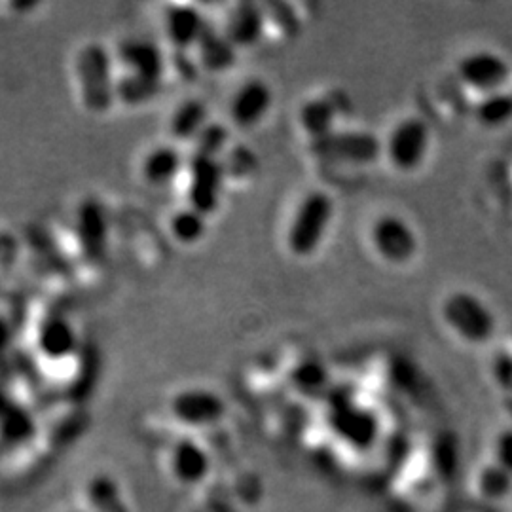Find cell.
<instances>
[{
	"label": "cell",
	"mask_w": 512,
	"mask_h": 512,
	"mask_svg": "<svg viewBox=\"0 0 512 512\" xmlns=\"http://www.w3.org/2000/svg\"><path fill=\"white\" fill-rule=\"evenodd\" d=\"M207 124L209 120H207L205 103L200 99H188L171 116L169 129L173 137L179 141H194Z\"/></svg>",
	"instance_id": "cell-19"
},
{
	"label": "cell",
	"mask_w": 512,
	"mask_h": 512,
	"mask_svg": "<svg viewBox=\"0 0 512 512\" xmlns=\"http://www.w3.org/2000/svg\"><path fill=\"white\" fill-rule=\"evenodd\" d=\"M76 76L86 109L103 114L116 101L112 59L101 44H88L76 57Z\"/></svg>",
	"instance_id": "cell-2"
},
{
	"label": "cell",
	"mask_w": 512,
	"mask_h": 512,
	"mask_svg": "<svg viewBox=\"0 0 512 512\" xmlns=\"http://www.w3.org/2000/svg\"><path fill=\"white\" fill-rule=\"evenodd\" d=\"M88 497L95 512H129L118 484L110 476H95L88 486Z\"/></svg>",
	"instance_id": "cell-23"
},
{
	"label": "cell",
	"mask_w": 512,
	"mask_h": 512,
	"mask_svg": "<svg viewBox=\"0 0 512 512\" xmlns=\"http://www.w3.org/2000/svg\"><path fill=\"white\" fill-rule=\"evenodd\" d=\"M444 321L450 329L471 344H482L494 334V315L490 308L469 293L452 294L444 306Z\"/></svg>",
	"instance_id": "cell-4"
},
{
	"label": "cell",
	"mask_w": 512,
	"mask_h": 512,
	"mask_svg": "<svg viewBox=\"0 0 512 512\" xmlns=\"http://www.w3.org/2000/svg\"><path fill=\"white\" fill-rule=\"evenodd\" d=\"M164 88V80L143 78L137 74H124L116 80V101L128 107H141L156 99Z\"/></svg>",
	"instance_id": "cell-20"
},
{
	"label": "cell",
	"mask_w": 512,
	"mask_h": 512,
	"mask_svg": "<svg viewBox=\"0 0 512 512\" xmlns=\"http://www.w3.org/2000/svg\"><path fill=\"white\" fill-rule=\"evenodd\" d=\"M207 217L192 207L181 209L171 219V234L183 245H194L205 236Z\"/></svg>",
	"instance_id": "cell-24"
},
{
	"label": "cell",
	"mask_w": 512,
	"mask_h": 512,
	"mask_svg": "<svg viewBox=\"0 0 512 512\" xmlns=\"http://www.w3.org/2000/svg\"><path fill=\"white\" fill-rule=\"evenodd\" d=\"M226 169L219 158L194 154L188 164V207L205 217L217 211Z\"/></svg>",
	"instance_id": "cell-7"
},
{
	"label": "cell",
	"mask_w": 512,
	"mask_h": 512,
	"mask_svg": "<svg viewBox=\"0 0 512 512\" xmlns=\"http://www.w3.org/2000/svg\"><path fill=\"white\" fill-rule=\"evenodd\" d=\"M313 150H317V154L321 156L325 154L327 158L340 162H370L382 152V143L366 133L332 131L327 137L315 139Z\"/></svg>",
	"instance_id": "cell-9"
},
{
	"label": "cell",
	"mask_w": 512,
	"mask_h": 512,
	"mask_svg": "<svg viewBox=\"0 0 512 512\" xmlns=\"http://www.w3.org/2000/svg\"><path fill=\"white\" fill-rule=\"evenodd\" d=\"M37 346L50 361H65L78 349L73 323L63 315H50L38 327Z\"/></svg>",
	"instance_id": "cell-14"
},
{
	"label": "cell",
	"mask_w": 512,
	"mask_h": 512,
	"mask_svg": "<svg viewBox=\"0 0 512 512\" xmlns=\"http://www.w3.org/2000/svg\"><path fill=\"white\" fill-rule=\"evenodd\" d=\"M272 103H274L272 88L264 80L253 78L245 82L234 95L230 103V116L238 128H255L268 116Z\"/></svg>",
	"instance_id": "cell-10"
},
{
	"label": "cell",
	"mask_w": 512,
	"mask_h": 512,
	"mask_svg": "<svg viewBox=\"0 0 512 512\" xmlns=\"http://www.w3.org/2000/svg\"><path fill=\"white\" fill-rule=\"evenodd\" d=\"M173 471L184 484H198L209 471V458L202 446L181 440L173 452Z\"/></svg>",
	"instance_id": "cell-17"
},
{
	"label": "cell",
	"mask_w": 512,
	"mask_h": 512,
	"mask_svg": "<svg viewBox=\"0 0 512 512\" xmlns=\"http://www.w3.org/2000/svg\"><path fill=\"white\" fill-rule=\"evenodd\" d=\"M370 241L376 255L393 266L410 262L418 251L414 228L403 217L393 213H384L372 222Z\"/></svg>",
	"instance_id": "cell-5"
},
{
	"label": "cell",
	"mask_w": 512,
	"mask_h": 512,
	"mask_svg": "<svg viewBox=\"0 0 512 512\" xmlns=\"http://www.w3.org/2000/svg\"><path fill=\"white\" fill-rule=\"evenodd\" d=\"M171 410L177 420L183 421L186 425L200 427L217 423L224 416L226 406L213 391L188 389L173 399Z\"/></svg>",
	"instance_id": "cell-12"
},
{
	"label": "cell",
	"mask_w": 512,
	"mask_h": 512,
	"mask_svg": "<svg viewBox=\"0 0 512 512\" xmlns=\"http://www.w3.org/2000/svg\"><path fill=\"white\" fill-rule=\"evenodd\" d=\"M194 143H196L194 154L219 158L220 152L228 143V129L224 128L222 124H207L202 129V133L194 139Z\"/></svg>",
	"instance_id": "cell-25"
},
{
	"label": "cell",
	"mask_w": 512,
	"mask_h": 512,
	"mask_svg": "<svg viewBox=\"0 0 512 512\" xmlns=\"http://www.w3.org/2000/svg\"><path fill=\"white\" fill-rule=\"evenodd\" d=\"M226 38L238 48H253L264 33V14L253 2L238 4L226 21L222 31Z\"/></svg>",
	"instance_id": "cell-15"
},
{
	"label": "cell",
	"mask_w": 512,
	"mask_h": 512,
	"mask_svg": "<svg viewBox=\"0 0 512 512\" xmlns=\"http://www.w3.org/2000/svg\"><path fill=\"white\" fill-rule=\"evenodd\" d=\"M12 340H14L12 327H10L8 319L0 315V357L10 349V346H12Z\"/></svg>",
	"instance_id": "cell-27"
},
{
	"label": "cell",
	"mask_w": 512,
	"mask_h": 512,
	"mask_svg": "<svg viewBox=\"0 0 512 512\" xmlns=\"http://www.w3.org/2000/svg\"><path fill=\"white\" fill-rule=\"evenodd\" d=\"M12 404H14V401L10 399V395L6 393V389H4V387H0V418L4 416V412H6Z\"/></svg>",
	"instance_id": "cell-28"
},
{
	"label": "cell",
	"mask_w": 512,
	"mask_h": 512,
	"mask_svg": "<svg viewBox=\"0 0 512 512\" xmlns=\"http://www.w3.org/2000/svg\"><path fill=\"white\" fill-rule=\"evenodd\" d=\"M336 120L338 110L323 97L308 101L300 110V126L310 135L311 141L327 137L332 131H336Z\"/></svg>",
	"instance_id": "cell-21"
},
{
	"label": "cell",
	"mask_w": 512,
	"mask_h": 512,
	"mask_svg": "<svg viewBox=\"0 0 512 512\" xmlns=\"http://www.w3.org/2000/svg\"><path fill=\"white\" fill-rule=\"evenodd\" d=\"M35 431H37V421L33 418V414L21 404H12L0 418V437L10 444H23L33 439Z\"/></svg>",
	"instance_id": "cell-22"
},
{
	"label": "cell",
	"mask_w": 512,
	"mask_h": 512,
	"mask_svg": "<svg viewBox=\"0 0 512 512\" xmlns=\"http://www.w3.org/2000/svg\"><path fill=\"white\" fill-rule=\"evenodd\" d=\"M183 164V156L177 148H154L145 158L143 175L148 183L154 184V186L173 184V181L181 175Z\"/></svg>",
	"instance_id": "cell-18"
},
{
	"label": "cell",
	"mask_w": 512,
	"mask_h": 512,
	"mask_svg": "<svg viewBox=\"0 0 512 512\" xmlns=\"http://www.w3.org/2000/svg\"><path fill=\"white\" fill-rule=\"evenodd\" d=\"M198 65L209 73H222L234 67L236 63V46L226 38L224 33L215 31L207 25L202 40L198 42Z\"/></svg>",
	"instance_id": "cell-16"
},
{
	"label": "cell",
	"mask_w": 512,
	"mask_h": 512,
	"mask_svg": "<svg viewBox=\"0 0 512 512\" xmlns=\"http://www.w3.org/2000/svg\"><path fill=\"white\" fill-rule=\"evenodd\" d=\"M207 25L209 23L200 14V10L188 4L169 6L165 12L167 38L181 52H186L192 46H198Z\"/></svg>",
	"instance_id": "cell-13"
},
{
	"label": "cell",
	"mask_w": 512,
	"mask_h": 512,
	"mask_svg": "<svg viewBox=\"0 0 512 512\" xmlns=\"http://www.w3.org/2000/svg\"><path fill=\"white\" fill-rule=\"evenodd\" d=\"M431 147V129L420 116H404L389 129L382 143V154L395 171L414 173L427 160Z\"/></svg>",
	"instance_id": "cell-3"
},
{
	"label": "cell",
	"mask_w": 512,
	"mask_h": 512,
	"mask_svg": "<svg viewBox=\"0 0 512 512\" xmlns=\"http://www.w3.org/2000/svg\"><path fill=\"white\" fill-rule=\"evenodd\" d=\"M116 57L128 74L152 80H164L165 55L162 48L150 40L128 38L118 44Z\"/></svg>",
	"instance_id": "cell-11"
},
{
	"label": "cell",
	"mask_w": 512,
	"mask_h": 512,
	"mask_svg": "<svg viewBox=\"0 0 512 512\" xmlns=\"http://www.w3.org/2000/svg\"><path fill=\"white\" fill-rule=\"evenodd\" d=\"M458 78L463 86L488 97L503 92L511 78V67L505 57L492 50H473L459 59Z\"/></svg>",
	"instance_id": "cell-6"
},
{
	"label": "cell",
	"mask_w": 512,
	"mask_h": 512,
	"mask_svg": "<svg viewBox=\"0 0 512 512\" xmlns=\"http://www.w3.org/2000/svg\"><path fill=\"white\" fill-rule=\"evenodd\" d=\"M76 238L88 262L101 264L105 260L109 245V219L101 202L86 200L78 207Z\"/></svg>",
	"instance_id": "cell-8"
},
{
	"label": "cell",
	"mask_w": 512,
	"mask_h": 512,
	"mask_svg": "<svg viewBox=\"0 0 512 512\" xmlns=\"http://www.w3.org/2000/svg\"><path fill=\"white\" fill-rule=\"evenodd\" d=\"M512 112V99L505 92L495 93L486 97V107H482V118L486 124H494L497 120H507Z\"/></svg>",
	"instance_id": "cell-26"
},
{
	"label": "cell",
	"mask_w": 512,
	"mask_h": 512,
	"mask_svg": "<svg viewBox=\"0 0 512 512\" xmlns=\"http://www.w3.org/2000/svg\"><path fill=\"white\" fill-rule=\"evenodd\" d=\"M334 219V200L325 190H311L298 203L287 230V247L294 256H311L325 241Z\"/></svg>",
	"instance_id": "cell-1"
}]
</instances>
